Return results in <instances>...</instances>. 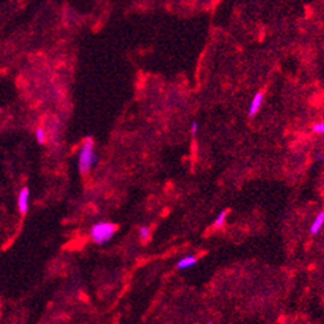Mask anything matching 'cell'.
<instances>
[{"mask_svg":"<svg viewBox=\"0 0 324 324\" xmlns=\"http://www.w3.org/2000/svg\"><path fill=\"white\" fill-rule=\"evenodd\" d=\"M98 162V155L95 153V144L93 138H86L79 151L78 157V169L82 174L90 173L95 164Z\"/></svg>","mask_w":324,"mask_h":324,"instance_id":"obj_1","label":"cell"},{"mask_svg":"<svg viewBox=\"0 0 324 324\" xmlns=\"http://www.w3.org/2000/svg\"><path fill=\"white\" fill-rule=\"evenodd\" d=\"M116 231H117V226L114 223L99 222L93 226L91 231H90V236L95 244L102 245L108 243L115 236Z\"/></svg>","mask_w":324,"mask_h":324,"instance_id":"obj_2","label":"cell"},{"mask_svg":"<svg viewBox=\"0 0 324 324\" xmlns=\"http://www.w3.org/2000/svg\"><path fill=\"white\" fill-rule=\"evenodd\" d=\"M29 195H31V191L28 187H22L19 192L18 206L21 215H27L28 210H29Z\"/></svg>","mask_w":324,"mask_h":324,"instance_id":"obj_3","label":"cell"},{"mask_svg":"<svg viewBox=\"0 0 324 324\" xmlns=\"http://www.w3.org/2000/svg\"><path fill=\"white\" fill-rule=\"evenodd\" d=\"M262 103H264V94L262 93H257L252 99V102L249 104V116H254L260 111V108H261Z\"/></svg>","mask_w":324,"mask_h":324,"instance_id":"obj_4","label":"cell"},{"mask_svg":"<svg viewBox=\"0 0 324 324\" xmlns=\"http://www.w3.org/2000/svg\"><path fill=\"white\" fill-rule=\"evenodd\" d=\"M324 226V211H320L315 216V219L312 220L310 226V233L311 235H316L318 232L323 228Z\"/></svg>","mask_w":324,"mask_h":324,"instance_id":"obj_5","label":"cell"},{"mask_svg":"<svg viewBox=\"0 0 324 324\" xmlns=\"http://www.w3.org/2000/svg\"><path fill=\"white\" fill-rule=\"evenodd\" d=\"M196 257L195 256H185L182 257L179 261L177 262V270H186V269H190L196 264Z\"/></svg>","mask_w":324,"mask_h":324,"instance_id":"obj_6","label":"cell"},{"mask_svg":"<svg viewBox=\"0 0 324 324\" xmlns=\"http://www.w3.org/2000/svg\"><path fill=\"white\" fill-rule=\"evenodd\" d=\"M35 137L36 141L38 142V144H45L46 142V131H45L42 127H37L35 131Z\"/></svg>","mask_w":324,"mask_h":324,"instance_id":"obj_7","label":"cell"},{"mask_svg":"<svg viewBox=\"0 0 324 324\" xmlns=\"http://www.w3.org/2000/svg\"><path fill=\"white\" fill-rule=\"evenodd\" d=\"M227 215H228V211H227V210L220 211L218 215V218L215 219V222H213V226L216 227V228H220V227L224 226L227 220Z\"/></svg>","mask_w":324,"mask_h":324,"instance_id":"obj_8","label":"cell"},{"mask_svg":"<svg viewBox=\"0 0 324 324\" xmlns=\"http://www.w3.org/2000/svg\"><path fill=\"white\" fill-rule=\"evenodd\" d=\"M138 235H140L142 241H145V240L149 239V236H151V228L147 226H142L141 228H140V231H138Z\"/></svg>","mask_w":324,"mask_h":324,"instance_id":"obj_9","label":"cell"},{"mask_svg":"<svg viewBox=\"0 0 324 324\" xmlns=\"http://www.w3.org/2000/svg\"><path fill=\"white\" fill-rule=\"evenodd\" d=\"M312 131L315 132V133H322L324 134V121L323 123H318L312 127Z\"/></svg>","mask_w":324,"mask_h":324,"instance_id":"obj_10","label":"cell"},{"mask_svg":"<svg viewBox=\"0 0 324 324\" xmlns=\"http://www.w3.org/2000/svg\"><path fill=\"white\" fill-rule=\"evenodd\" d=\"M190 131H191V134L195 137L196 134H198V131H199V124H198V121H192V123H191Z\"/></svg>","mask_w":324,"mask_h":324,"instance_id":"obj_11","label":"cell"}]
</instances>
